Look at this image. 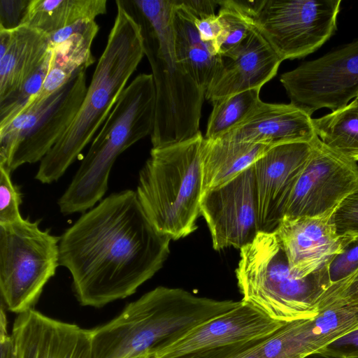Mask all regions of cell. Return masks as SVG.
I'll list each match as a JSON object with an SVG mask.
<instances>
[{"label":"cell","mask_w":358,"mask_h":358,"mask_svg":"<svg viewBox=\"0 0 358 358\" xmlns=\"http://www.w3.org/2000/svg\"><path fill=\"white\" fill-rule=\"evenodd\" d=\"M341 4V0L255 1L253 24L282 61L300 59L334 34Z\"/></svg>","instance_id":"30bf717a"},{"label":"cell","mask_w":358,"mask_h":358,"mask_svg":"<svg viewBox=\"0 0 358 358\" xmlns=\"http://www.w3.org/2000/svg\"><path fill=\"white\" fill-rule=\"evenodd\" d=\"M285 323L242 301L236 308L167 342L150 355L151 358H178L261 339L274 333Z\"/></svg>","instance_id":"5bb4252c"},{"label":"cell","mask_w":358,"mask_h":358,"mask_svg":"<svg viewBox=\"0 0 358 358\" xmlns=\"http://www.w3.org/2000/svg\"><path fill=\"white\" fill-rule=\"evenodd\" d=\"M271 146L204 138L201 150L203 193L228 182L251 166Z\"/></svg>","instance_id":"603a6c76"},{"label":"cell","mask_w":358,"mask_h":358,"mask_svg":"<svg viewBox=\"0 0 358 358\" xmlns=\"http://www.w3.org/2000/svg\"><path fill=\"white\" fill-rule=\"evenodd\" d=\"M11 336L15 358H94L90 329L34 308L17 315Z\"/></svg>","instance_id":"2e32d148"},{"label":"cell","mask_w":358,"mask_h":358,"mask_svg":"<svg viewBox=\"0 0 358 358\" xmlns=\"http://www.w3.org/2000/svg\"><path fill=\"white\" fill-rule=\"evenodd\" d=\"M99 30L95 20L84 19L48 34L51 50L49 69L32 104L61 88L79 69L94 63L92 45Z\"/></svg>","instance_id":"ffe728a7"},{"label":"cell","mask_w":358,"mask_h":358,"mask_svg":"<svg viewBox=\"0 0 358 358\" xmlns=\"http://www.w3.org/2000/svg\"><path fill=\"white\" fill-rule=\"evenodd\" d=\"M139 20L156 101L152 147L189 139L200 131L205 91L178 61L172 16L175 0L129 1Z\"/></svg>","instance_id":"277c9868"},{"label":"cell","mask_w":358,"mask_h":358,"mask_svg":"<svg viewBox=\"0 0 358 358\" xmlns=\"http://www.w3.org/2000/svg\"><path fill=\"white\" fill-rule=\"evenodd\" d=\"M195 25L201 39L206 43H214L223 32V26L217 15H213L202 19L196 17Z\"/></svg>","instance_id":"e575fe53"},{"label":"cell","mask_w":358,"mask_h":358,"mask_svg":"<svg viewBox=\"0 0 358 358\" xmlns=\"http://www.w3.org/2000/svg\"><path fill=\"white\" fill-rule=\"evenodd\" d=\"M331 221L338 236L358 239V189L338 204L331 215Z\"/></svg>","instance_id":"f1b7e54d"},{"label":"cell","mask_w":358,"mask_h":358,"mask_svg":"<svg viewBox=\"0 0 358 358\" xmlns=\"http://www.w3.org/2000/svg\"><path fill=\"white\" fill-rule=\"evenodd\" d=\"M291 103L310 116L334 111L358 96V38L281 75Z\"/></svg>","instance_id":"8fae6325"},{"label":"cell","mask_w":358,"mask_h":358,"mask_svg":"<svg viewBox=\"0 0 358 358\" xmlns=\"http://www.w3.org/2000/svg\"><path fill=\"white\" fill-rule=\"evenodd\" d=\"M236 277L242 301L284 322L315 316L331 285L328 266L305 278L293 274L275 232L260 231L240 250Z\"/></svg>","instance_id":"52a82bcc"},{"label":"cell","mask_w":358,"mask_h":358,"mask_svg":"<svg viewBox=\"0 0 358 358\" xmlns=\"http://www.w3.org/2000/svg\"><path fill=\"white\" fill-rule=\"evenodd\" d=\"M171 239L145 213L136 191L113 193L60 236L59 266L81 306L102 308L134 294L163 266Z\"/></svg>","instance_id":"6da1fadb"},{"label":"cell","mask_w":358,"mask_h":358,"mask_svg":"<svg viewBox=\"0 0 358 358\" xmlns=\"http://www.w3.org/2000/svg\"><path fill=\"white\" fill-rule=\"evenodd\" d=\"M354 358H358V357H354Z\"/></svg>","instance_id":"f35d334b"},{"label":"cell","mask_w":358,"mask_h":358,"mask_svg":"<svg viewBox=\"0 0 358 358\" xmlns=\"http://www.w3.org/2000/svg\"><path fill=\"white\" fill-rule=\"evenodd\" d=\"M217 3V16L223 32L213 45L218 55L227 57L242 44L253 29L252 7L249 1L220 0Z\"/></svg>","instance_id":"484cf974"},{"label":"cell","mask_w":358,"mask_h":358,"mask_svg":"<svg viewBox=\"0 0 358 358\" xmlns=\"http://www.w3.org/2000/svg\"><path fill=\"white\" fill-rule=\"evenodd\" d=\"M241 301L198 296L159 286L127 304L108 322L90 329L94 358H137L236 308Z\"/></svg>","instance_id":"3957f363"},{"label":"cell","mask_w":358,"mask_h":358,"mask_svg":"<svg viewBox=\"0 0 358 358\" xmlns=\"http://www.w3.org/2000/svg\"><path fill=\"white\" fill-rule=\"evenodd\" d=\"M227 58L205 92L212 103L226 96L261 89L277 73L282 59L253 27L242 44Z\"/></svg>","instance_id":"ac0fdd59"},{"label":"cell","mask_w":358,"mask_h":358,"mask_svg":"<svg viewBox=\"0 0 358 358\" xmlns=\"http://www.w3.org/2000/svg\"><path fill=\"white\" fill-rule=\"evenodd\" d=\"M137 358H151V357H150V355H147L141 356V357H139Z\"/></svg>","instance_id":"74e56055"},{"label":"cell","mask_w":358,"mask_h":358,"mask_svg":"<svg viewBox=\"0 0 358 358\" xmlns=\"http://www.w3.org/2000/svg\"><path fill=\"white\" fill-rule=\"evenodd\" d=\"M315 133L312 117L291 103H268L262 101L236 127L219 138L270 145L312 142Z\"/></svg>","instance_id":"d6986e66"},{"label":"cell","mask_w":358,"mask_h":358,"mask_svg":"<svg viewBox=\"0 0 358 358\" xmlns=\"http://www.w3.org/2000/svg\"><path fill=\"white\" fill-rule=\"evenodd\" d=\"M331 215L282 218L274 231L295 275L305 278L329 266L352 241L336 235Z\"/></svg>","instance_id":"e0dca14e"},{"label":"cell","mask_w":358,"mask_h":358,"mask_svg":"<svg viewBox=\"0 0 358 358\" xmlns=\"http://www.w3.org/2000/svg\"><path fill=\"white\" fill-rule=\"evenodd\" d=\"M155 101L151 73L138 74L124 88L93 138L73 178L58 199L63 215L85 213L103 199L117 158L136 142L151 135Z\"/></svg>","instance_id":"5b68a950"},{"label":"cell","mask_w":358,"mask_h":358,"mask_svg":"<svg viewBox=\"0 0 358 358\" xmlns=\"http://www.w3.org/2000/svg\"></svg>","instance_id":"ab89813d"},{"label":"cell","mask_w":358,"mask_h":358,"mask_svg":"<svg viewBox=\"0 0 358 358\" xmlns=\"http://www.w3.org/2000/svg\"><path fill=\"white\" fill-rule=\"evenodd\" d=\"M86 69L77 71L61 88L0 128V166L12 172L43 159L83 103L87 90Z\"/></svg>","instance_id":"9c48e42d"},{"label":"cell","mask_w":358,"mask_h":358,"mask_svg":"<svg viewBox=\"0 0 358 358\" xmlns=\"http://www.w3.org/2000/svg\"><path fill=\"white\" fill-rule=\"evenodd\" d=\"M306 358H327V357L321 356V355H320L318 354H315V355H310L309 357H307Z\"/></svg>","instance_id":"8d00e7d4"},{"label":"cell","mask_w":358,"mask_h":358,"mask_svg":"<svg viewBox=\"0 0 358 358\" xmlns=\"http://www.w3.org/2000/svg\"><path fill=\"white\" fill-rule=\"evenodd\" d=\"M51 50L38 69L15 92L0 101V128L29 108L39 93L48 72Z\"/></svg>","instance_id":"83f0119b"},{"label":"cell","mask_w":358,"mask_h":358,"mask_svg":"<svg viewBox=\"0 0 358 358\" xmlns=\"http://www.w3.org/2000/svg\"><path fill=\"white\" fill-rule=\"evenodd\" d=\"M317 354L327 358L358 357V327L329 343Z\"/></svg>","instance_id":"d6a6232c"},{"label":"cell","mask_w":358,"mask_h":358,"mask_svg":"<svg viewBox=\"0 0 358 358\" xmlns=\"http://www.w3.org/2000/svg\"><path fill=\"white\" fill-rule=\"evenodd\" d=\"M357 189V162L329 149L316 136L312 152L287 201L283 218L331 215Z\"/></svg>","instance_id":"7c38bea8"},{"label":"cell","mask_w":358,"mask_h":358,"mask_svg":"<svg viewBox=\"0 0 358 358\" xmlns=\"http://www.w3.org/2000/svg\"><path fill=\"white\" fill-rule=\"evenodd\" d=\"M180 3L197 19L215 15V9L219 6L214 0H180Z\"/></svg>","instance_id":"d590c367"},{"label":"cell","mask_w":358,"mask_h":358,"mask_svg":"<svg viewBox=\"0 0 358 358\" xmlns=\"http://www.w3.org/2000/svg\"><path fill=\"white\" fill-rule=\"evenodd\" d=\"M196 17L175 0L172 16L175 50L178 61L205 91L217 76L224 58L213 42L202 41L195 25Z\"/></svg>","instance_id":"44dd1931"},{"label":"cell","mask_w":358,"mask_h":358,"mask_svg":"<svg viewBox=\"0 0 358 358\" xmlns=\"http://www.w3.org/2000/svg\"><path fill=\"white\" fill-rule=\"evenodd\" d=\"M314 131L329 149L358 161V96L343 108L312 118Z\"/></svg>","instance_id":"d4e9b609"},{"label":"cell","mask_w":358,"mask_h":358,"mask_svg":"<svg viewBox=\"0 0 358 358\" xmlns=\"http://www.w3.org/2000/svg\"><path fill=\"white\" fill-rule=\"evenodd\" d=\"M330 304L358 308V269L346 279L331 285L322 297L320 308Z\"/></svg>","instance_id":"4dcf8cb0"},{"label":"cell","mask_w":358,"mask_h":358,"mask_svg":"<svg viewBox=\"0 0 358 358\" xmlns=\"http://www.w3.org/2000/svg\"><path fill=\"white\" fill-rule=\"evenodd\" d=\"M260 90H246L213 102L204 138H219L245 119L262 101Z\"/></svg>","instance_id":"4316f807"},{"label":"cell","mask_w":358,"mask_h":358,"mask_svg":"<svg viewBox=\"0 0 358 358\" xmlns=\"http://www.w3.org/2000/svg\"><path fill=\"white\" fill-rule=\"evenodd\" d=\"M107 13L106 0H30L20 25L50 34Z\"/></svg>","instance_id":"cb8c5ba5"},{"label":"cell","mask_w":358,"mask_h":358,"mask_svg":"<svg viewBox=\"0 0 358 358\" xmlns=\"http://www.w3.org/2000/svg\"><path fill=\"white\" fill-rule=\"evenodd\" d=\"M117 13L83 103L71 124L40 162L35 179L57 181L92 141L145 56L141 24L127 1Z\"/></svg>","instance_id":"7a4b0ae2"},{"label":"cell","mask_w":358,"mask_h":358,"mask_svg":"<svg viewBox=\"0 0 358 358\" xmlns=\"http://www.w3.org/2000/svg\"><path fill=\"white\" fill-rule=\"evenodd\" d=\"M312 150L313 141L278 144L252 164L261 231L278 228Z\"/></svg>","instance_id":"9a60e30c"},{"label":"cell","mask_w":358,"mask_h":358,"mask_svg":"<svg viewBox=\"0 0 358 358\" xmlns=\"http://www.w3.org/2000/svg\"><path fill=\"white\" fill-rule=\"evenodd\" d=\"M358 269V239L352 240L336 255L328 266L331 285L341 282L352 275Z\"/></svg>","instance_id":"1f68e13d"},{"label":"cell","mask_w":358,"mask_h":358,"mask_svg":"<svg viewBox=\"0 0 358 358\" xmlns=\"http://www.w3.org/2000/svg\"><path fill=\"white\" fill-rule=\"evenodd\" d=\"M201 215L215 250H241L261 231L252 165L228 182L202 194Z\"/></svg>","instance_id":"4fadbf2b"},{"label":"cell","mask_w":358,"mask_h":358,"mask_svg":"<svg viewBox=\"0 0 358 358\" xmlns=\"http://www.w3.org/2000/svg\"><path fill=\"white\" fill-rule=\"evenodd\" d=\"M30 0H0V28L14 29L20 26Z\"/></svg>","instance_id":"836d02e7"},{"label":"cell","mask_w":358,"mask_h":358,"mask_svg":"<svg viewBox=\"0 0 358 358\" xmlns=\"http://www.w3.org/2000/svg\"><path fill=\"white\" fill-rule=\"evenodd\" d=\"M40 220L0 224V293L13 313L34 308L59 266L60 236L42 230Z\"/></svg>","instance_id":"ba28073f"},{"label":"cell","mask_w":358,"mask_h":358,"mask_svg":"<svg viewBox=\"0 0 358 358\" xmlns=\"http://www.w3.org/2000/svg\"><path fill=\"white\" fill-rule=\"evenodd\" d=\"M204 136L152 147L139 171L136 194L154 227L171 240L196 229L203 193L201 150Z\"/></svg>","instance_id":"8992f818"},{"label":"cell","mask_w":358,"mask_h":358,"mask_svg":"<svg viewBox=\"0 0 358 358\" xmlns=\"http://www.w3.org/2000/svg\"><path fill=\"white\" fill-rule=\"evenodd\" d=\"M48 52L47 34L26 25L11 29L8 45L0 56V101L19 89Z\"/></svg>","instance_id":"7402d4cb"},{"label":"cell","mask_w":358,"mask_h":358,"mask_svg":"<svg viewBox=\"0 0 358 358\" xmlns=\"http://www.w3.org/2000/svg\"><path fill=\"white\" fill-rule=\"evenodd\" d=\"M8 169L0 166V224L13 223L23 217L20 213L22 194L12 182Z\"/></svg>","instance_id":"f546056e"}]
</instances>
